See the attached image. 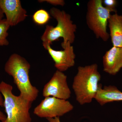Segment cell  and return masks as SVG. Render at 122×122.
I'll return each instance as SVG.
<instances>
[{"mask_svg": "<svg viewBox=\"0 0 122 122\" xmlns=\"http://www.w3.org/2000/svg\"><path fill=\"white\" fill-rule=\"evenodd\" d=\"M30 64L20 55L13 53L5 64V72L13 78L14 82L20 91V96L32 103L38 96L39 91L31 84L29 73Z\"/></svg>", "mask_w": 122, "mask_h": 122, "instance_id": "cell-1", "label": "cell"}, {"mask_svg": "<svg viewBox=\"0 0 122 122\" xmlns=\"http://www.w3.org/2000/svg\"><path fill=\"white\" fill-rule=\"evenodd\" d=\"M4 14L3 13V11H2V10L0 8V21L3 20L4 18Z\"/></svg>", "mask_w": 122, "mask_h": 122, "instance_id": "cell-19", "label": "cell"}, {"mask_svg": "<svg viewBox=\"0 0 122 122\" xmlns=\"http://www.w3.org/2000/svg\"><path fill=\"white\" fill-rule=\"evenodd\" d=\"M43 46L52 58L57 70L63 72L75 65L76 55L73 47L70 42L62 48L63 50H55L49 45Z\"/></svg>", "mask_w": 122, "mask_h": 122, "instance_id": "cell-8", "label": "cell"}, {"mask_svg": "<svg viewBox=\"0 0 122 122\" xmlns=\"http://www.w3.org/2000/svg\"><path fill=\"white\" fill-rule=\"evenodd\" d=\"M46 119L49 122H61L59 117H56L54 118H49Z\"/></svg>", "mask_w": 122, "mask_h": 122, "instance_id": "cell-18", "label": "cell"}, {"mask_svg": "<svg viewBox=\"0 0 122 122\" xmlns=\"http://www.w3.org/2000/svg\"><path fill=\"white\" fill-rule=\"evenodd\" d=\"M11 85L4 81L0 82V92L4 99L6 118L1 122H31L30 110L32 103L12 93Z\"/></svg>", "mask_w": 122, "mask_h": 122, "instance_id": "cell-4", "label": "cell"}, {"mask_svg": "<svg viewBox=\"0 0 122 122\" xmlns=\"http://www.w3.org/2000/svg\"><path fill=\"white\" fill-rule=\"evenodd\" d=\"M50 15L46 10L41 9L34 14L32 16L33 21L38 25H43L49 22L51 18Z\"/></svg>", "mask_w": 122, "mask_h": 122, "instance_id": "cell-13", "label": "cell"}, {"mask_svg": "<svg viewBox=\"0 0 122 122\" xmlns=\"http://www.w3.org/2000/svg\"><path fill=\"white\" fill-rule=\"evenodd\" d=\"M102 62L103 71L115 75L122 68V48L113 46L105 53Z\"/></svg>", "mask_w": 122, "mask_h": 122, "instance_id": "cell-10", "label": "cell"}, {"mask_svg": "<svg viewBox=\"0 0 122 122\" xmlns=\"http://www.w3.org/2000/svg\"><path fill=\"white\" fill-rule=\"evenodd\" d=\"M10 26L5 19L0 21V46L8 45L9 42L7 38L8 36V30Z\"/></svg>", "mask_w": 122, "mask_h": 122, "instance_id": "cell-14", "label": "cell"}, {"mask_svg": "<svg viewBox=\"0 0 122 122\" xmlns=\"http://www.w3.org/2000/svg\"><path fill=\"white\" fill-rule=\"evenodd\" d=\"M50 14L56 20V25H47L41 39L43 46L51 45L53 42L56 41L60 38L63 39L61 46L63 48L67 42L71 44L74 43L75 39V33L77 25L74 24L70 15L63 10L56 8L51 9Z\"/></svg>", "mask_w": 122, "mask_h": 122, "instance_id": "cell-3", "label": "cell"}, {"mask_svg": "<svg viewBox=\"0 0 122 122\" xmlns=\"http://www.w3.org/2000/svg\"><path fill=\"white\" fill-rule=\"evenodd\" d=\"M0 8L10 26L24 21L27 16V12L22 8L20 0H0Z\"/></svg>", "mask_w": 122, "mask_h": 122, "instance_id": "cell-9", "label": "cell"}, {"mask_svg": "<svg viewBox=\"0 0 122 122\" xmlns=\"http://www.w3.org/2000/svg\"><path fill=\"white\" fill-rule=\"evenodd\" d=\"M71 94L67 83V76L57 70L45 85L42 91V95L45 97H53L65 100L69 99Z\"/></svg>", "mask_w": 122, "mask_h": 122, "instance_id": "cell-7", "label": "cell"}, {"mask_svg": "<svg viewBox=\"0 0 122 122\" xmlns=\"http://www.w3.org/2000/svg\"><path fill=\"white\" fill-rule=\"evenodd\" d=\"M101 78L96 63L78 66L77 73L74 78L72 88L76 100L80 105L90 103L95 98Z\"/></svg>", "mask_w": 122, "mask_h": 122, "instance_id": "cell-2", "label": "cell"}, {"mask_svg": "<svg viewBox=\"0 0 122 122\" xmlns=\"http://www.w3.org/2000/svg\"><path fill=\"white\" fill-rule=\"evenodd\" d=\"M103 4L105 5V7L110 10L112 12H114L116 13L117 11L115 7L117 4V1L116 0H102Z\"/></svg>", "mask_w": 122, "mask_h": 122, "instance_id": "cell-15", "label": "cell"}, {"mask_svg": "<svg viewBox=\"0 0 122 122\" xmlns=\"http://www.w3.org/2000/svg\"><path fill=\"white\" fill-rule=\"evenodd\" d=\"M38 1L40 2H46L55 6L60 5L63 6L65 5V2L63 0H40Z\"/></svg>", "mask_w": 122, "mask_h": 122, "instance_id": "cell-16", "label": "cell"}, {"mask_svg": "<svg viewBox=\"0 0 122 122\" xmlns=\"http://www.w3.org/2000/svg\"><path fill=\"white\" fill-rule=\"evenodd\" d=\"M101 106L114 101H122V92L115 86H105L100 84L99 89L95 98Z\"/></svg>", "mask_w": 122, "mask_h": 122, "instance_id": "cell-11", "label": "cell"}, {"mask_svg": "<svg viewBox=\"0 0 122 122\" xmlns=\"http://www.w3.org/2000/svg\"><path fill=\"white\" fill-rule=\"evenodd\" d=\"M108 23L113 46L122 48V15L117 13L111 15Z\"/></svg>", "mask_w": 122, "mask_h": 122, "instance_id": "cell-12", "label": "cell"}, {"mask_svg": "<svg viewBox=\"0 0 122 122\" xmlns=\"http://www.w3.org/2000/svg\"><path fill=\"white\" fill-rule=\"evenodd\" d=\"M73 108V106L68 100L47 97L34 108L33 113L41 118L59 117L71 111Z\"/></svg>", "mask_w": 122, "mask_h": 122, "instance_id": "cell-6", "label": "cell"}, {"mask_svg": "<svg viewBox=\"0 0 122 122\" xmlns=\"http://www.w3.org/2000/svg\"><path fill=\"white\" fill-rule=\"evenodd\" d=\"M0 106L4 107V99L2 94L0 92ZM6 118V116L5 115L3 112L0 110V121H4Z\"/></svg>", "mask_w": 122, "mask_h": 122, "instance_id": "cell-17", "label": "cell"}, {"mask_svg": "<svg viewBox=\"0 0 122 122\" xmlns=\"http://www.w3.org/2000/svg\"><path fill=\"white\" fill-rule=\"evenodd\" d=\"M111 12L103 6L102 0H90L87 2L86 24L97 39L105 42L110 36L107 26Z\"/></svg>", "mask_w": 122, "mask_h": 122, "instance_id": "cell-5", "label": "cell"}]
</instances>
